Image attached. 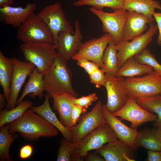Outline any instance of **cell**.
Masks as SVG:
<instances>
[{
    "label": "cell",
    "mask_w": 161,
    "mask_h": 161,
    "mask_svg": "<svg viewBox=\"0 0 161 161\" xmlns=\"http://www.w3.org/2000/svg\"><path fill=\"white\" fill-rule=\"evenodd\" d=\"M123 8L127 11H133L143 14L152 21L155 10H161V4L154 0H124Z\"/></svg>",
    "instance_id": "cell-25"
},
{
    "label": "cell",
    "mask_w": 161,
    "mask_h": 161,
    "mask_svg": "<svg viewBox=\"0 0 161 161\" xmlns=\"http://www.w3.org/2000/svg\"><path fill=\"white\" fill-rule=\"evenodd\" d=\"M14 3V0H0V8L10 6Z\"/></svg>",
    "instance_id": "cell-43"
},
{
    "label": "cell",
    "mask_w": 161,
    "mask_h": 161,
    "mask_svg": "<svg viewBox=\"0 0 161 161\" xmlns=\"http://www.w3.org/2000/svg\"><path fill=\"white\" fill-rule=\"evenodd\" d=\"M13 67L12 58L6 57L0 51V84L3 94L7 101L10 95V86Z\"/></svg>",
    "instance_id": "cell-26"
},
{
    "label": "cell",
    "mask_w": 161,
    "mask_h": 161,
    "mask_svg": "<svg viewBox=\"0 0 161 161\" xmlns=\"http://www.w3.org/2000/svg\"><path fill=\"white\" fill-rule=\"evenodd\" d=\"M104 68L103 70L112 75L115 76L119 69L118 65L117 51L116 45L112 40L109 44L102 58Z\"/></svg>",
    "instance_id": "cell-28"
},
{
    "label": "cell",
    "mask_w": 161,
    "mask_h": 161,
    "mask_svg": "<svg viewBox=\"0 0 161 161\" xmlns=\"http://www.w3.org/2000/svg\"><path fill=\"white\" fill-rule=\"evenodd\" d=\"M32 101H23L11 109H2L0 112V127L10 124L21 117L28 109L32 106Z\"/></svg>",
    "instance_id": "cell-27"
},
{
    "label": "cell",
    "mask_w": 161,
    "mask_h": 161,
    "mask_svg": "<svg viewBox=\"0 0 161 161\" xmlns=\"http://www.w3.org/2000/svg\"><path fill=\"white\" fill-rule=\"evenodd\" d=\"M157 30V25L152 23L145 33L134 38L131 41H123L116 45L119 68L128 59L135 56L146 49L151 42Z\"/></svg>",
    "instance_id": "cell-8"
},
{
    "label": "cell",
    "mask_w": 161,
    "mask_h": 161,
    "mask_svg": "<svg viewBox=\"0 0 161 161\" xmlns=\"http://www.w3.org/2000/svg\"><path fill=\"white\" fill-rule=\"evenodd\" d=\"M124 0H78L75 1L73 4L77 7L90 6L99 10H103L105 7H108L114 11L123 8Z\"/></svg>",
    "instance_id": "cell-31"
},
{
    "label": "cell",
    "mask_w": 161,
    "mask_h": 161,
    "mask_svg": "<svg viewBox=\"0 0 161 161\" xmlns=\"http://www.w3.org/2000/svg\"><path fill=\"white\" fill-rule=\"evenodd\" d=\"M13 71L10 86V95L6 106L7 109L14 108L22 87L27 77L36 67L27 61H22L15 57L12 58Z\"/></svg>",
    "instance_id": "cell-13"
},
{
    "label": "cell",
    "mask_w": 161,
    "mask_h": 161,
    "mask_svg": "<svg viewBox=\"0 0 161 161\" xmlns=\"http://www.w3.org/2000/svg\"><path fill=\"white\" fill-rule=\"evenodd\" d=\"M132 150L119 140L111 142L95 152L100 154L106 161H134L130 154Z\"/></svg>",
    "instance_id": "cell-20"
},
{
    "label": "cell",
    "mask_w": 161,
    "mask_h": 161,
    "mask_svg": "<svg viewBox=\"0 0 161 161\" xmlns=\"http://www.w3.org/2000/svg\"><path fill=\"white\" fill-rule=\"evenodd\" d=\"M103 112L107 123L115 133L119 140L134 149V144L138 132L137 129L129 127L114 116L103 104Z\"/></svg>",
    "instance_id": "cell-18"
},
{
    "label": "cell",
    "mask_w": 161,
    "mask_h": 161,
    "mask_svg": "<svg viewBox=\"0 0 161 161\" xmlns=\"http://www.w3.org/2000/svg\"><path fill=\"white\" fill-rule=\"evenodd\" d=\"M74 34L66 32H60L55 42L57 52L67 62L76 54L82 43L83 36L79 22L75 23Z\"/></svg>",
    "instance_id": "cell-15"
},
{
    "label": "cell",
    "mask_w": 161,
    "mask_h": 161,
    "mask_svg": "<svg viewBox=\"0 0 161 161\" xmlns=\"http://www.w3.org/2000/svg\"><path fill=\"white\" fill-rule=\"evenodd\" d=\"M84 160L87 161H104V158L100 154L94 152L88 153L84 158Z\"/></svg>",
    "instance_id": "cell-41"
},
{
    "label": "cell",
    "mask_w": 161,
    "mask_h": 161,
    "mask_svg": "<svg viewBox=\"0 0 161 161\" xmlns=\"http://www.w3.org/2000/svg\"><path fill=\"white\" fill-rule=\"evenodd\" d=\"M101 100L89 112L85 114L70 130L72 136V142L76 144L86 135L101 126L107 123L103 116Z\"/></svg>",
    "instance_id": "cell-10"
},
{
    "label": "cell",
    "mask_w": 161,
    "mask_h": 161,
    "mask_svg": "<svg viewBox=\"0 0 161 161\" xmlns=\"http://www.w3.org/2000/svg\"><path fill=\"white\" fill-rule=\"evenodd\" d=\"M76 61L77 64L83 68L89 75L96 69L100 68L98 64L87 60L81 59Z\"/></svg>",
    "instance_id": "cell-36"
},
{
    "label": "cell",
    "mask_w": 161,
    "mask_h": 161,
    "mask_svg": "<svg viewBox=\"0 0 161 161\" xmlns=\"http://www.w3.org/2000/svg\"><path fill=\"white\" fill-rule=\"evenodd\" d=\"M125 84L129 98L161 95V75L154 71L140 77L125 78Z\"/></svg>",
    "instance_id": "cell-5"
},
{
    "label": "cell",
    "mask_w": 161,
    "mask_h": 161,
    "mask_svg": "<svg viewBox=\"0 0 161 161\" xmlns=\"http://www.w3.org/2000/svg\"><path fill=\"white\" fill-rule=\"evenodd\" d=\"M137 103L146 111L156 114L157 120L153 123L158 129H161V95L150 97H141L136 100Z\"/></svg>",
    "instance_id": "cell-30"
},
{
    "label": "cell",
    "mask_w": 161,
    "mask_h": 161,
    "mask_svg": "<svg viewBox=\"0 0 161 161\" xmlns=\"http://www.w3.org/2000/svg\"><path fill=\"white\" fill-rule=\"evenodd\" d=\"M104 86L107 95V102L105 106L113 113L121 108L129 98L125 84V78L117 77L105 73Z\"/></svg>",
    "instance_id": "cell-11"
},
{
    "label": "cell",
    "mask_w": 161,
    "mask_h": 161,
    "mask_svg": "<svg viewBox=\"0 0 161 161\" xmlns=\"http://www.w3.org/2000/svg\"><path fill=\"white\" fill-rule=\"evenodd\" d=\"M10 123L0 127V160L11 161L12 158L9 154V150L12 143L17 138V133L13 134L9 130Z\"/></svg>",
    "instance_id": "cell-29"
},
{
    "label": "cell",
    "mask_w": 161,
    "mask_h": 161,
    "mask_svg": "<svg viewBox=\"0 0 161 161\" xmlns=\"http://www.w3.org/2000/svg\"><path fill=\"white\" fill-rule=\"evenodd\" d=\"M37 15L49 28L54 38V43L60 32H66L73 34L75 33L58 3L46 6Z\"/></svg>",
    "instance_id": "cell-9"
},
{
    "label": "cell",
    "mask_w": 161,
    "mask_h": 161,
    "mask_svg": "<svg viewBox=\"0 0 161 161\" xmlns=\"http://www.w3.org/2000/svg\"><path fill=\"white\" fill-rule=\"evenodd\" d=\"M118 139L114 131L106 123L75 144L72 153V161H83L89 151L98 149L105 144Z\"/></svg>",
    "instance_id": "cell-3"
},
{
    "label": "cell",
    "mask_w": 161,
    "mask_h": 161,
    "mask_svg": "<svg viewBox=\"0 0 161 161\" xmlns=\"http://www.w3.org/2000/svg\"><path fill=\"white\" fill-rule=\"evenodd\" d=\"M7 104V101L4 97L3 94L0 93V109H3V108Z\"/></svg>",
    "instance_id": "cell-42"
},
{
    "label": "cell",
    "mask_w": 161,
    "mask_h": 161,
    "mask_svg": "<svg viewBox=\"0 0 161 161\" xmlns=\"http://www.w3.org/2000/svg\"><path fill=\"white\" fill-rule=\"evenodd\" d=\"M116 117L131 123L130 127L137 129L142 124L149 122H155L158 118L157 114L145 110L134 99L129 98L121 108L112 113Z\"/></svg>",
    "instance_id": "cell-14"
},
{
    "label": "cell",
    "mask_w": 161,
    "mask_h": 161,
    "mask_svg": "<svg viewBox=\"0 0 161 161\" xmlns=\"http://www.w3.org/2000/svg\"><path fill=\"white\" fill-rule=\"evenodd\" d=\"M89 10L100 19L102 23L103 31L111 36L116 45L123 41V29L128 15L127 11L123 8L109 13L92 7Z\"/></svg>",
    "instance_id": "cell-7"
},
{
    "label": "cell",
    "mask_w": 161,
    "mask_h": 161,
    "mask_svg": "<svg viewBox=\"0 0 161 161\" xmlns=\"http://www.w3.org/2000/svg\"><path fill=\"white\" fill-rule=\"evenodd\" d=\"M67 62L57 52L52 65L44 75L45 91L49 96L61 92H69L76 97L79 96L73 86L72 74Z\"/></svg>",
    "instance_id": "cell-2"
},
{
    "label": "cell",
    "mask_w": 161,
    "mask_h": 161,
    "mask_svg": "<svg viewBox=\"0 0 161 161\" xmlns=\"http://www.w3.org/2000/svg\"><path fill=\"white\" fill-rule=\"evenodd\" d=\"M148 161H161V151L148 150L147 151Z\"/></svg>",
    "instance_id": "cell-40"
},
{
    "label": "cell",
    "mask_w": 161,
    "mask_h": 161,
    "mask_svg": "<svg viewBox=\"0 0 161 161\" xmlns=\"http://www.w3.org/2000/svg\"><path fill=\"white\" fill-rule=\"evenodd\" d=\"M154 71L151 67L139 62L133 57L126 60L119 68L116 76L125 78L139 77Z\"/></svg>",
    "instance_id": "cell-24"
},
{
    "label": "cell",
    "mask_w": 161,
    "mask_h": 161,
    "mask_svg": "<svg viewBox=\"0 0 161 161\" xmlns=\"http://www.w3.org/2000/svg\"><path fill=\"white\" fill-rule=\"evenodd\" d=\"M134 57L139 62L151 66L157 74L161 75V64L149 50L146 48Z\"/></svg>",
    "instance_id": "cell-32"
},
{
    "label": "cell",
    "mask_w": 161,
    "mask_h": 161,
    "mask_svg": "<svg viewBox=\"0 0 161 161\" xmlns=\"http://www.w3.org/2000/svg\"><path fill=\"white\" fill-rule=\"evenodd\" d=\"M128 11V15L123 29V41H129L141 35L148 28L153 21L143 14Z\"/></svg>",
    "instance_id": "cell-17"
},
{
    "label": "cell",
    "mask_w": 161,
    "mask_h": 161,
    "mask_svg": "<svg viewBox=\"0 0 161 161\" xmlns=\"http://www.w3.org/2000/svg\"><path fill=\"white\" fill-rule=\"evenodd\" d=\"M153 16L155 20L159 31V35L157 39V43L158 45L161 46V12L155 13Z\"/></svg>",
    "instance_id": "cell-39"
},
{
    "label": "cell",
    "mask_w": 161,
    "mask_h": 161,
    "mask_svg": "<svg viewBox=\"0 0 161 161\" xmlns=\"http://www.w3.org/2000/svg\"><path fill=\"white\" fill-rule=\"evenodd\" d=\"M33 151L32 146L30 144H27L23 146L20 149L19 157L21 160L28 159L30 157Z\"/></svg>",
    "instance_id": "cell-38"
},
{
    "label": "cell",
    "mask_w": 161,
    "mask_h": 161,
    "mask_svg": "<svg viewBox=\"0 0 161 161\" xmlns=\"http://www.w3.org/2000/svg\"><path fill=\"white\" fill-rule=\"evenodd\" d=\"M105 73V71L100 68L96 69L89 75L90 83L97 88L104 86L106 81Z\"/></svg>",
    "instance_id": "cell-34"
},
{
    "label": "cell",
    "mask_w": 161,
    "mask_h": 161,
    "mask_svg": "<svg viewBox=\"0 0 161 161\" xmlns=\"http://www.w3.org/2000/svg\"><path fill=\"white\" fill-rule=\"evenodd\" d=\"M147 149L161 151V133L158 129H145L137 132L134 149L139 147Z\"/></svg>",
    "instance_id": "cell-22"
},
{
    "label": "cell",
    "mask_w": 161,
    "mask_h": 161,
    "mask_svg": "<svg viewBox=\"0 0 161 161\" xmlns=\"http://www.w3.org/2000/svg\"><path fill=\"white\" fill-rule=\"evenodd\" d=\"M98 99L96 93H94L80 98H75L73 100V103L87 109L93 103L96 101Z\"/></svg>",
    "instance_id": "cell-35"
},
{
    "label": "cell",
    "mask_w": 161,
    "mask_h": 161,
    "mask_svg": "<svg viewBox=\"0 0 161 161\" xmlns=\"http://www.w3.org/2000/svg\"><path fill=\"white\" fill-rule=\"evenodd\" d=\"M30 76L21 95L18 98L16 105L23 101L25 97L29 94L32 98H35L37 96L41 99L44 97V75L35 67Z\"/></svg>",
    "instance_id": "cell-23"
},
{
    "label": "cell",
    "mask_w": 161,
    "mask_h": 161,
    "mask_svg": "<svg viewBox=\"0 0 161 161\" xmlns=\"http://www.w3.org/2000/svg\"><path fill=\"white\" fill-rule=\"evenodd\" d=\"M10 133H19L27 140H37L41 137L56 136L59 131L43 117L31 109L20 118L10 123Z\"/></svg>",
    "instance_id": "cell-1"
},
{
    "label": "cell",
    "mask_w": 161,
    "mask_h": 161,
    "mask_svg": "<svg viewBox=\"0 0 161 161\" xmlns=\"http://www.w3.org/2000/svg\"><path fill=\"white\" fill-rule=\"evenodd\" d=\"M112 40L111 36L105 33L98 38H94L82 43L72 59L77 61L86 59L98 64L102 69L104 68L102 58L105 50Z\"/></svg>",
    "instance_id": "cell-12"
},
{
    "label": "cell",
    "mask_w": 161,
    "mask_h": 161,
    "mask_svg": "<svg viewBox=\"0 0 161 161\" xmlns=\"http://www.w3.org/2000/svg\"><path fill=\"white\" fill-rule=\"evenodd\" d=\"M53 99V109L59 114L60 120L69 130L74 126L71 117L73 100L76 97L68 92H61L51 96Z\"/></svg>",
    "instance_id": "cell-19"
},
{
    "label": "cell",
    "mask_w": 161,
    "mask_h": 161,
    "mask_svg": "<svg viewBox=\"0 0 161 161\" xmlns=\"http://www.w3.org/2000/svg\"><path fill=\"white\" fill-rule=\"evenodd\" d=\"M159 129L160 130L161 133V129Z\"/></svg>",
    "instance_id": "cell-44"
},
{
    "label": "cell",
    "mask_w": 161,
    "mask_h": 161,
    "mask_svg": "<svg viewBox=\"0 0 161 161\" xmlns=\"http://www.w3.org/2000/svg\"><path fill=\"white\" fill-rule=\"evenodd\" d=\"M75 144L65 138L60 140V145L58 151L57 161H72L71 155Z\"/></svg>",
    "instance_id": "cell-33"
},
{
    "label": "cell",
    "mask_w": 161,
    "mask_h": 161,
    "mask_svg": "<svg viewBox=\"0 0 161 161\" xmlns=\"http://www.w3.org/2000/svg\"></svg>",
    "instance_id": "cell-45"
},
{
    "label": "cell",
    "mask_w": 161,
    "mask_h": 161,
    "mask_svg": "<svg viewBox=\"0 0 161 161\" xmlns=\"http://www.w3.org/2000/svg\"><path fill=\"white\" fill-rule=\"evenodd\" d=\"M20 49L26 61L34 64L43 75L52 66L57 54L55 45L50 43H24Z\"/></svg>",
    "instance_id": "cell-4"
},
{
    "label": "cell",
    "mask_w": 161,
    "mask_h": 161,
    "mask_svg": "<svg viewBox=\"0 0 161 161\" xmlns=\"http://www.w3.org/2000/svg\"><path fill=\"white\" fill-rule=\"evenodd\" d=\"M17 37L24 43L54 44V39L49 28L35 14L18 28Z\"/></svg>",
    "instance_id": "cell-6"
},
{
    "label": "cell",
    "mask_w": 161,
    "mask_h": 161,
    "mask_svg": "<svg viewBox=\"0 0 161 161\" xmlns=\"http://www.w3.org/2000/svg\"><path fill=\"white\" fill-rule=\"evenodd\" d=\"M36 4L30 3L26 7H12L10 6L0 8V21L15 28H18L34 14Z\"/></svg>",
    "instance_id": "cell-16"
},
{
    "label": "cell",
    "mask_w": 161,
    "mask_h": 161,
    "mask_svg": "<svg viewBox=\"0 0 161 161\" xmlns=\"http://www.w3.org/2000/svg\"><path fill=\"white\" fill-rule=\"evenodd\" d=\"M86 111L87 109L73 103L71 117L74 126L77 124L81 114H85Z\"/></svg>",
    "instance_id": "cell-37"
},
{
    "label": "cell",
    "mask_w": 161,
    "mask_h": 161,
    "mask_svg": "<svg viewBox=\"0 0 161 161\" xmlns=\"http://www.w3.org/2000/svg\"><path fill=\"white\" fill-rule=\"evenodd\" d=\"M43 103L38 106H32L30 109L44 118L60 132L64 138L72 142V134L69 130L58 118L51 108L49 103V95H44Z\"/></svg>",
    "instance_id": "cell-21"
}]
</instances>
